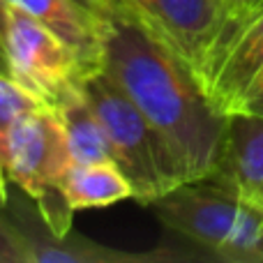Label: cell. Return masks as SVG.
Wrapping results in <instances>:
<instances>
[{
	"instance_id": "obj_8",
	"label": "cell",
	"mask_w": 263,
	"mask_h": 263,
	"mask_svg": "<svg viewBox=\"0 0 263 263\" xmlns=\"http://www.w3.org/2000/svg\"><path fill=\"white\" fill-rule=\"evenodd\" d=\"M210 178L263 210V118L245 111L229 114L222 155Z\"/></svg>"
},
{
	"instance_id": "obj_7",
	"label": "cell",
	"mask_w": 263,
	"mask_h": 263,
	"mask_svg": "<svg viewBox=\"0 0 263 263\" xmlns=\"http://www.w3.org/2000/svg\"><path fill=\"white\" fill-rule=\"evenodd\" d=\"M199 79L224 116L242 109L263 79V12L205 65Z\"/></svg>"
},
{
	"instance_id": "obj_13",
	"label": "cell",
	"mask_w": 263,
	"mask_h": 263,
	"mask_svg": "<svg viewBox=\"0 0 263 263\" xmlns=\"http://www.w3.org/2000/svg\"><path fill=\"white\" fill-rule=\"evenodd\" d=\"M261 12H263V0H222V23H219L217 37H215V42H213V49H210L208 58H205V65H208L252 18L259 16ZM201 72H203V69H201Z\"/></svg>"
},
{
	"instance_id": "obj_10",
	"label": "cell",
	"mask_w": 263,
	"mask_h": 263,
	"mask_svg": "<svg viewBox=\"0 0 263 263\" xmlns=\"http://www.w3.org/2000/svg\"><path fill=\"white\" fill-rule=\"evenodd\" d=\"M5 3L23 9L44 28H49L55 37H60L72 49L86 74L100 69L104 21L90 16L72 0H5Z\"/></svg>"
},
{
	"instance_id": "obj_16",
	"label": "cell",
	"mask_w": 263,
	"mask_h": 263,
	"mask_svg": "<svg viewBox=\"0 0 263 263\" xmlns=\"http://www.w3.org/2000/svg\"><path fill=\"white\" fill-rule=\"evenodd\" d=\"M74 5H79L81 9H86L90 16L100 18V21H106L114 12H118L125 5V0H72Z\"/></svg>"
},
{
	"instance_id": "obj_18",
	"label": "cell",
	"mask_w": 263,
	"mask_h": 263,
	"mask_svg": "<svg viewBox=\"0 0 263 263\" xmlns=\"http://www.w3.org/2000/svg\"><path fill=\"white\" fill-rule=\"evenodd\" d=\"M5 9H7V3L0 0V74H7L9 77L7 51H5Z\"/></svg>"
},
{
	"instance_id": "obj_14",
	"label": "cell",
	"mask_w": 263,
	"mask_h": 263,
	"mask_svg": "<svg viewBox=\"0 0 263 263\" xmlns=\"http://www.w3.org/2000/svg\"><path fill=\"white\" fill-rule=\"evenodd\" d=\"M35 106H40V102L32 100L7 74H0V148H3V141L9 127Z\"/></svg>"
},
{
	"instance_id": "obj_17",
	"label": "cell",
	"mask_w": 263,
	"mask_h": 263,
	"mask_svg": "<svg viewBox=\"0 0 263 263\" xmlns=\"http://www.w3.org/2000/svg\"><path fill=\"white\" fill-rule=\"evenodd\" d=\"M245 114H252V116H259L263 118V79L259 81V86L254 88V90L250 92V97H247V102L242 104V109Z\"/></svg>"
},
{
	"instance_id": "obj_15",
	"label": "cell",
	"mask_w": 263,
	"mask_h": 263,
	"mask_svg": "<svg viewBox=\"0 0 263 263\" xmlns=\"http://www.w3.org/2000/svg\"><path fill=\"white\" fill-rule=\"evenodd\" d=\"M0 263H32L28 242L18 227L0 210Z\"/></svg>"
},
{
	"instance_id": "obj_6",
	"label": "cell",
	"mask_w": 263,
	"mask_h": 263,
	"mask_svg": "<svg viewBox=\"0 0 263 263\" xmlns=\"http://www.w3.org/2000/svg\"><path fill=\"white\" fill-rule=\"evenodd\" d=\"M185 63L201 74L222 23V0H125Z\"/></svg>"
},
{
	"instance_id": "obj_11",
	"label": "cell",
	"mask_w": 263,
	"mask_h": 263,
	"mask_svg": "<svg viewBox=\"0 0 263 263\" xmlns=\"http://www.w3.org/2000/svg\"><path fill=\"white\" fill-rule=\"evenodd\" d=\"M60 190L74 213L106 208L123 199H132V185L114 162L69 164L60 180Z\"/></svg>"
},
{
	"instance_id": "obj_12",
	"label": "cell",
	"mask_w": 263,
	"mask_h": 263,
	"mask_svg": "<svg viewBox=\"0 0 263 263\" xmlns=\"http://www.w3.org/2000/svg\"><path fill=\"white\" fill-rule=\"evenodd\" d=\"M55 109H58V116L63 120L65 143H67L72 164L114 162V153H111V143L104 132V125L97 118L90 102L86 100L81 83Z\"/></svg>"
},
{
	"instance_id": "obj_5",
	"label": "cell",
	"mask_w": 263,
	"mask_h": 263,
	"mask_svg": "<svg viewBox=\"0 0 263 263\" xmlns=\"http://www.w3.org/2000/svg\"><path fill=\"white\" fill-rule=\"evenodd\" d=\"M5 51L9 79L44 106L55 109L86 74L60 37L12 5L5 9Z\"/></svg>"
},
{
	"instance_id": "obj_2",
	"label": "cell",
	"mask_w": 263,
	"mask_h": 263,
	"mask_svg": "<svg viewBox=\"0 0 263 263\" xmlns=\"http://www.w3.org/2000/svg\"><path fill=\"white\" fill-rule=\"evenodd\" d=\"M176 236L210 259L263 263V210L215 178L187 180L148 205Z\"/></svg>"
},
{
	"instance_id": "obj_3",
	"label": "cell",
	"mask_w": 263,
	"mask_h": 263,
	"mask_svg": "<svg viewBox=\"0 0 263 263\" xmlns=\"http://www.w3.org/2000/svg\"><path fill=\"white\" fill-rule=\"evenodd\" d=\"M81 90L104 125L114 164L132 185V199L150 205L185 182V173L164 136L104 69L83 74Z\"/></svg>"
},
{
	"instance_id": "obj_9",
	"label": "cell",
	"mask_w": 263,
	"mask_h": 263,
	"mask_svg": "<svg viewBox=\"0 0 263 263\" xmlns=\"http://www.w3.org/2000/svg\"><path fill=\"white\" fill-rule=\"evenodd\" d=\"M23 233L30 250L32 263H141V261H171V259H185L173 252H125L114 250V247L100 245L95 240L79 236V233L69 231L67 236L58 238L49 233L37 231L35 222L30 215H21L18 219H12Z\"/></svg>"
},
{
	"instance_id": "obj_19",
	"label": "cell",
	"mask_w": 263,
	"mask_h": 263,
	"mask_svg": "<svg viewBox=\"0 0 263 263\" xmlns=\"http://www.w3.org/2000/svg\"><path fill=\"white\" fill-rule=\"evenodd\" d=\"M9 203V194H7V178L3 173V166H0V210H5Z\"/></svg>"
},
{
	"instance_id": "obj_4",
	"label": "cell",
	"mask_w": 263,
	"mask_h": 263,
	"mask_svg": "<svg viewBox=\"0 0 263 263\" xmlns=\"http://www.w3.org/2000/svg\"><path fill=\"white\" fill-rule=\"evenodd\" d=\"M72 164L65 143L63 120L53 106H35L9 127L0 148V166L9 182L35 203L49 233L63 238L72 231L74 210L60 190Z\"/></svg>"
},
{
	"instance_id": "obj_1",
	"label": "cell",
	"mask_w": 263,
	"mask_h": 263,
	"mask_svg": "<svg viewBox=\"0 0 263 263\" xmlns=\"http://www.w3.org/2000/svg\"><path fill=\"white\" fill-rule=\"evenodd\" d=\"M102 69L173 150L187 180L215 173L227 120L208 97L199 74L127 3L102 28Z\"/></svg>"
}]
</instances>
